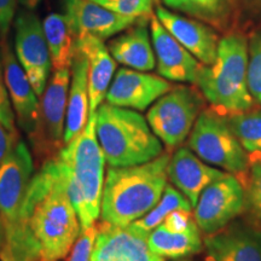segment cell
Returning <instances> with one entry per match:
<instances>
[{"label":"cell","instance_id":"35","mask_svg":"<svg viewBox=\"0 0 261 261\" xmlns=\"http://www.w3.org/2000/svg\"><path fill=\"white\" fill-rule=\"evenodd\" d=\"M238 5L254 17L261 18V0H236Z\"/></svg>","mask_w":261,"mask_h":261},{"label":"cell","instance_id":"23","mask_svg":"<svg viewBox=\"0 0 261 261\" xmlns=\"http://www.w3.org/2000/svg\"><path fill=\"white\" fill-rule=\"evenodd\" d=\"M149 246L159 255L168 259H182L200 253L203 248L201 230L194 220L185 230L174 231L160 224L148 236Z\"/></svg>","mask_w":261,"mask_h":261},{"label":"cell","instance_id":"3","mask_svg":"<svg viewBox=\"0 0 261 261\" xmlns=\"http://www.w3.org/2000/svg\"><path fill=\"white\" fill-rule=\"evenodd\" d=\"M96 120L97 113L90 114L85 128L64 145L57 158L81 230L96 224L102 205L106 158L97 138Z\"/></svg>","mask_w":261,"mask_h":261},{"label":"cell","instance_id":"11","mask_svg":"<svg viewBox=\"0 0 261 261\" xmlns=\"http://www.w3.org/2000/svg\"><path fill=\"white\" fill-rule=\"evenodd\" d=\"M15 51L38 97L44 93L51 70V57L40 19L31 10L15 19Z\"/></svg>","mask_w":261,"mask_h":261},{"label":"cell","instance_id":"16","mask_svg":"<svg viewBox=\"0 0 261 261\" xmlns=\"http://www.w3.org/2000/svg\"><path fill=\"white\" fill-rule=\"evenodd\" d=\"M152 46L155 50L158 73L166 80L196 84L200 62L169 34L158 17H150Z\"/></svg>","mask_w":261,"mask_h":261},{"label":"cell","instance_id":"9","mask_svg":"<svg viewBox=\"0 0 261 261\" xmlns=\"http://www.w3.org/2000/svg\"><path fill=\"white\" fill-rule=\"evenodd\" d=\"M203 104V98L197 91L177 86L152 104L146 114V121L169 150L179 148L190 136Z\"/></svg>","mask_w":261,"mask_h":261},{"label":"cell","instance_id":"7","mask_svg":"<svg viewBox=\"0 0 261 261\" xmlns=\"http://www.w3.org/2000/svg\"><path fill=\"white\" fill-rule=\"evenodd\" d=\"M34 172L31 150L21 139L0 163V259L14 243L25 192Z\"/></svg>","mask_w":261,"mask_h":261},{"label":"cell","instance_id":"13","mask_svg":"<svg viewBox=\"0 0 261 261\" xmlns=\"http://www.w3.org/2000/svg\"><path fill=\"white\" fill-rule=\"evenodd\" d=\"M171 89L172 85L165 77L121 68L110 84L106 98L112 106L144 112Z\"/></svg>","mask_w":261,"mask_h":261},{"label":"cell","instance_id":"28","mask_svg":"<svg viewBox=\"0 0 261 261\" xmlns=\"http://www.w3.org/2000/svg\"><path fill=\"white\" fill-rule=\"evenodd\" d=\"M249 155V174L244 182L246 219L261 231V152Z\"/></svg>","mask_w":261,"mask_h":261},{"label":"cell","instance_id":"17","mask_svg":"<svg viewBox=\"0 0 261 261\" xmlns=\"http://www.w3.org/2000/svg\"><path fill=\"white\" fill-rule=\"evenodd\" d=\"M156 17L169 34L184 46L201 64L210 65L215 61L219 38L210 25L190 19L169 10L156 6Z\"/></svg>","mask_w":261,"mask_h":261},{"label":"cell","instance_id":"21","mask_svg":"<svg viewBox=\"0 0 261 261\" xmlns=\"http://www.w3.org/2000/svg\"><path fill=\"white\" fill-rule=\"evenodd\" d=\"M71 77L68 94L64 127V145L75 138L87 125L90 116L89 62L76 48L71 62Z\"/></svg>","mask_w":261,"mask_h":261},{"label":"cell","instance_id":"22","mask_svg":"<svg viewBox=\"0 0 261 261\" xmlns=\"http://www.w3.org/2000/svg\"><path fill=\"white\" fill-rule=\"evenodd\" d=\"M108 50L116 62L135 70L149 71L156 65L149 31L144 22L127 28L122 35L109 42Z\"/></svg>","mask_w":261,"mask_h":261},{"label":"cell","instance_id":"33","mask_svg":"<svg viewBox=\"0 0 261 261\" xmlns=\"http://www.w3.org/2000/svg\"><path fill=\"white\" fill-rule=\"evenodd\" d=\"M18 0H0V38L6 39L10 25L14 21Z\"/></svg>","mask_w":261,"mask_h":261},{"label":"cell","instance_id":"26","mask_svg":"<svg viewBox=\"0 0 261 261\" xmlns=\"http://www.w3.org/2000/svg\"><path fill=\"white\" fill-rule=\"evenodd\" d=\"M177 210L192 211V205L190 201L177 188L167 182L165 191H163L161 198L155 207L151 211H149L144 217H142L132 224L139 230L150 233L165 220V218L169 213Z\"/></svg>","mask_w":261,"mask_h":261},{"label":"cell","instance_id":"20","mask_svg":"<svg viewBox=\"0 0 261 261\" xmlns=\"http://www.w3.org/2000/svg\"><path fill=\"white\" fill-rule=\"evenodd\" d=\"M76 48L89 62L90 114H96L112 84L116 63L102 39L85 34L76 38Z\"/></svg>","mask_w":261,"mask_h":261},{"label":"cell","instance_id":"5","mask_svg":"<svg viewBox=\"0 0 261 261\" xmlns=\"http://www.w3.org/2000/svg\"><path fill=\"white\" fill-rule=\"evenodd\" d=\"M96 133L110 167L142 165L163 152L161 140L145 117L127 108L100 104L97 109Z\"/></svg>","mask_w":261,"mask_h":261},{"label":"cell","instance_id":"29","mask_svg":"<svg viewBox=\"0 0 261 261\" xmlns=\"http://www.w3.org/2000/svg\"><path fill=\"white\" fill-rule=\"evenodd\" d=\"M248 90L256 103L261 104V29L250 38L248 47Z\"/></svg>","mask_w":261,"mask_h":261},{"label":"cell","instance_id":"14","mask_svg":"<svg viewBox=\"0 0 261 261\" xmlns=\"http://www.w3.org/2000/svg\"><path fill=\"white\" fill-rule=\"evenodd\" d=\"M63 10L75 38L90 34L104 40L142 19L120 15L92 0H63Z\"/></svg>","mask_w":261,"mask_h":261},{"label":"cell","instance_id":"32","mask_svg":"<svg viewBox=\"0 0 261 261\" xmlns=\"http://www.w3.org/2000/svg\"><path fill=\"white\" fill-rule=\"evenodd\" d=\"M15 112L12 108L11 100H10L9 91L6 87L4 79V68H3V56L2 48H0V125H3L5 128L16 132V123H15Z\"/></svg>","mask_w":261,"mask_h":261},{"label":"cell","instance_id":"30","mask_svg":"<svg viewBox=\"0 0 261 261\" xmlns=\"http://www.w3.org/2000/svg\"><path fill=\"white\" fill-rule=\"evenodd\" d=\"M92 2L128 17H151L152 0H92Z\"/></svg>","mask_w":261,"mask_h":261},{"label":"cell","instance_id":"2","mask_svg":"<svg viewBox=\"0 0 261 261\" xmlns=\"http://www.w3.org/2000/svg\"><path fill=\"white\" fill-rule=\"evenodd\" d=\"M171 156L167 151L142 165L109 167L100 205L102 220L126 226L151 211L167 185Z\"/></svg>","mask_w":261,"mask_h":261},{"label":"cell","instance_id":"6","mask_svg":"<svg viewBox=\"0 0 261 261\" xmlns=\"http://www.w3.org/2000/svg\"><path fill=\"white\" fill-rule=\"evenodd\" d=\"M192 150L208 165L221 168L242 182L249 174V155L233 135L226 117L215 110H202L188 140Z\"/></svg>","mask_w":261,"mask_h":261},{"label":"cell","instance_id":"19","mask_svg":"<svg viewBox=\"0 0 261 261\" xmlns=\"http://www.w3.org/2000/svg\"><path fill=\"white\" fill-rule=\"evenodd\" d=\"M168 180L190 201L192 208L211 182L223 177L226 172L211 167L192 150L180 146L171 156L168 163Z\"/></svg>","mask_w":261,"mask_h":261},{"label":"cell","instance_id":"15","mask_svg":"<svg viewBox=\"0 0 261 261\" xmlns=\"http://www.w3.org/2000/svg\"><path fill=\"white\" fill-rule=\"evenodd\" d=\"M203 243L215 261H261V231L248 221H231Z\"/></svg>","mask_w":261,"mask_h":261},{"label":"cell","instance_id":"37","mask_svg":"<svg viewBox=\"0 0 261 261\" xmlns=\"http://www.w3.org/2000/svg\"><path fill=\"white\" fill-rule=\"evenodd\" d=\"M205 261H215V260L211 255H208L207 257H205Z\"/></svg>","mask_w":261,"mask_h":261},{"label":"cell","instance_id":"10","mask_svg":"<svg viewBox=\"0 0 261 261\" xmlns=\"http://www.w3.org/2000/svg\"><path fill=\"white\" fill-rule=\"evenodd\" d=\"M194 210L195 221L201 232H217L244 212L242 182L234 175L225 173L202 191Z\"/></svg>","mask_w":261,"mask_h":261},{"label":"cell","instance_id":"31","mask_svg":"<svg viewBox=\"0 0 261 261\" xmlns=\"http://www.w3.org/2000/svg\"><path fill=\"white\" fill-rule=\"evenodd\" d=\"M96 236V224L91 227L83 228L71 247L67 261H91Z\"/></svg>","mask_w":261,"mask_h":261},{"label":"cell","instance_id":"24","mask_svg":"<svg viewBox=\"0 0 261 261\" xmlns=\"http://www.w3.org/2000/svg\"><path fill=\"white\" fill-rule=\"evenodd\" d=\"M42 28L54 69H70L76 50V38L67 17L64 14H50L42 21Z\"/></svg>","mask_w":261,"mask_h":261},{"label":"cell","instance_id":"27","mask_svg":"<svg viewBox=\"0 0 261 261\" xmlns=\"http://www.w3.org/2000/svg\"><path fill=\"white\" fill-rule=\"evenodd\" d=\"M233 135L248 154L261 152V109L224 115Z\"/></svg>","mask_w":261,"mask_h":261},{"label":"cell","instance_id":"25","mask_svg":"<svg viewBox=\"0 0 261 261\" xmlns=\"http://www.w3.org/2000/svg\"><path fill=\"white\" fill-rule=\"evenodd\" d=\"M162 3L219 31L230 28L236 19L237 6L233 0H162Z\"/></svg>","mask_w":261,"mask_h":261},{"label":"cell","instance_id":"18","mask_svg":"<svg viewBox=\"0 0 261 261\" xmlns=\"http://www.w3.org/2000/svg\"><path fill=\"white\" fill-rule=\"evenodd\" d=\"M0 48L3 56L4 79L9 91L10 100L14 108L19 128L28 136L37 123L39 97L6 39H3L0 42Z\"/></svg>","mask_w":261,"mask_h":261},{"label":"cell","instance_id":"34","mask_svg":"<svg viewBox=\"0 0 261 261\" xmlns=\"http://www.w3.org/2000/svg\"><path fill=\"white\" fill-rule=\"evenodd\" d=\"M19 140L18 132L10 130L0 125V163L6 158V155L11 151L16 143Z\"/></svg>","mask_w":261,"mask_h":261},{"label":"cell","instance_id":"12","mask_svg":"<svg viewBox=\"0 0 261 261\" xmlns=\"http://www.w3.org/2000/svg\"><path fill=\"white\" fill-rule=\"evenodd\" d=\"M96 228L91 261H165L150 248L149 233L133 224L120 226L102 220Z\"/></svg>","mask_w":261,"mask_h":261},{"label":"cell","instance_id":"4","mask_svg":"<svg viewBox=\"0 0 261 261\" xmlns=\"http://www.w3.org/2000/svg\"><path fill=\"white\" fill-rule=\"evenodd\" d=\"M248 44L238 33L220 39L215 61L201 65L196 85L221 115L242 113L255 108L256 102L248 90Z\"/></svg>","mask_w":261,"mask_h":261},{"label":"cell","instance_id":"8","mask_svg":"<svg viewBox=\"0 0 261 261\" xmlns=\"http://www.w3.org/2000/svg\"><path fill=\"white\" fill-rule=\"evenodd\" d=\"M70 77V69L54 71L42 93L41 102L39 103L37 123L28 135L37 162L39 161L41 165L57 159L64 148V127Z\"/></svg>","mask_w":261,"mask_h":261},{"label":"cell","instance_id":"38","mask_svg":"<svg viewBox=\"0 0 261 261\" xmlns=\"http://www.w3.org/2000/svg\"><path fill=\"white\" fill-rule=\"evenodd\" d=\"M174 261H191V260H189V259H184V257H182V259H175Z\"/></svg>","mask_w":261,"mask_h":261},{"label":"cell","instance_id":"36","mask_svg":"<svg viewBox=\"0 0 261 261\" xmlns=\"http://www.w3.org/2000/svg\"><path fill=\"white\" fill-rule=\"evenodd\" d=\"M19 4L22 6H24L25 9L28 10H33L34 8H37V6L40 4L41 0H18Z\"/></svg>","mask_w":261,"mask_h":261},{"label":"cell","instance_id":"1","mask_svg":"<svg viewBox=\"0 0 261 261\" xmlns=\"http://www.w3.org/2000/svg\"><path fill=\"white\" fill-rule=\"evenodd\" d=\"M81 224L57 159L33 174L14 243L2 261H58L69 254Z\"/></svg>","mask_w":261,"mask_h":261}]
</instances>
